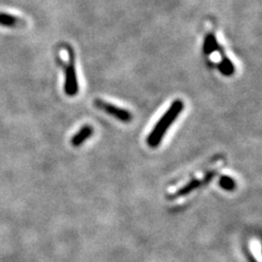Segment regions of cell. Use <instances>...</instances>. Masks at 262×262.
Here are the masks:
<instances>
[{"instance_id":"6da1fadb","label":"cell","mask_w":262,"mask_h":262,"mask_svg":"<svg viewBox=\"0 0 262 262\" xmlns=\"http://www.w3.org/2000/svg\"><path fill=\"white\" fill-rule=\"evenodd\" d=\"M184 110V103L180 100H176L171 103L170 107L167 112L163 115L161 119L154 126L151 134L146 139V143L151 147H157L162 142L163 137L165 136L169 127L173 125V122L177 119L179 114Z\"/></svg>"},{"instance_id":"7a4b0ae2","label":"cell","mask_w":262,"mask_h":262,"mask_svg":"<svg viewBox=\"0 0 262 262\" xmlns=\"http://www.w3.org/2000/svg\"><path fill=\"white\" fill-rule=\"evenodd\" d=\"M69 51V62L66 68V80H64V92L69 96H75L78 93V80L75 67V57L71 49Z\"/></svg>"},{"instance_id":"3957f363","label":"cell","mask_w":262,"mask_h":262,"mask_svg":"<svg viewBox=\"0 0 262 262\" xmlns=\"http://www.w3.org/2000/svg\"><path fill=\"white\" fill-rule=\"evenodd\" d=\"M94 105H95V107H97L98 110L107 113L108 115H111V116L115 117L120 121L129 122L131 119H133V115H131L128 111L117 107V106H115L111 103H107V102L102 101V100H95Z\"/></svg>"},{"instance_id":"277c9868","label":"cell","mask_w":262,"mask_h":262,"mask_svg":"<svg viewBox=\"0 0 262 262\" xmlns=\"http://www.w3.org/2000/svg\"><path fill=\"white\" fill-rule=\"evenodd\" d=\"M214 175H215V171H211V173L207 174L206 177H204L203 179H193V180H191V182L188 183L186 186L180 188V189L176 193H174L173 198H178V196H185L187 194L191 193L195 189L200 188L203 184H207L208 182H210V180L213 178V176H214Z\"/></svg>"},{"instance_id":"5b68a950","label":"cell","mask_w":262,"mask_h":262,"mask_svg":"<svg viewBox=\"0 0 262 262\" xmlns=\"http://www.w3.org/2000/svg\"><path fill=\"white\" fill-rule=\"evenodd\" d=\"M217 52H220V54H221V61L217 63V68H219L220 72L222 73L223 76H226V77L234 75V72H235L234 64L231 61V59H229L227 56H225L222 47H220Z\"/></svg>"},{"instance_id":"8992f818","label":"cell","mask_w":262,"mask_h":262,"mask_svg":"<svg viewBox=\"0 0 262 262\" xmlns=\"http://www.w3.org/2000/svg\"><path fill=\"white\" fill-rule=\"evenodd\" d=\"M93 134V128L91 126H84L83 128H81L78 133L73 136L71 144L73 146H79L82 143H83L85 140L92 136Z\"/></svg>"},{"instance_id":"52a82bcc","label":"cell","mask_w":262,"mask_h":262,"mask_svg":"<svg viewBox=\"0 0 262 262\" xmlns=\"http://www.w3.org/2000/svg\"><path fill=\"white\" fill-rule=\"evenodd\" d=\"M221 46L217 43V39L215 35L213 33H208L206 39H204V44H203V52L206 55H211L214 52H217L219 48Z\"/></svg>"},{"instance_id":"ba28073f","label":"cell","mask_w":262,"mask_h":262,"mask_svg":"<svg viewBox=\"0 0 262 262\" xmlns=\"http://www.w3.org/2000/svg\"><path fill=\"white\" fill-rule=\"evenodd\" d=\"M19 23V19L15 15L0 12V26L5 28H13Z\"/></svg>"},{"instance_id":"9c48e42d","label":"cell","mask_w":262,"mask_h":262,"mask_svg":"<svg viewBox=\"0 0 262 262\" xmlns=\"http://www.w3.org/2000/svg\"><path fill=\"white\" fill-rule=\"evenodd\" d=\"M219 185L221 186V188H223L224 190H227V191L234 190L235 187H236L235 180L229 176H222V177H221Z\"/></svg>"}]
</instances>
